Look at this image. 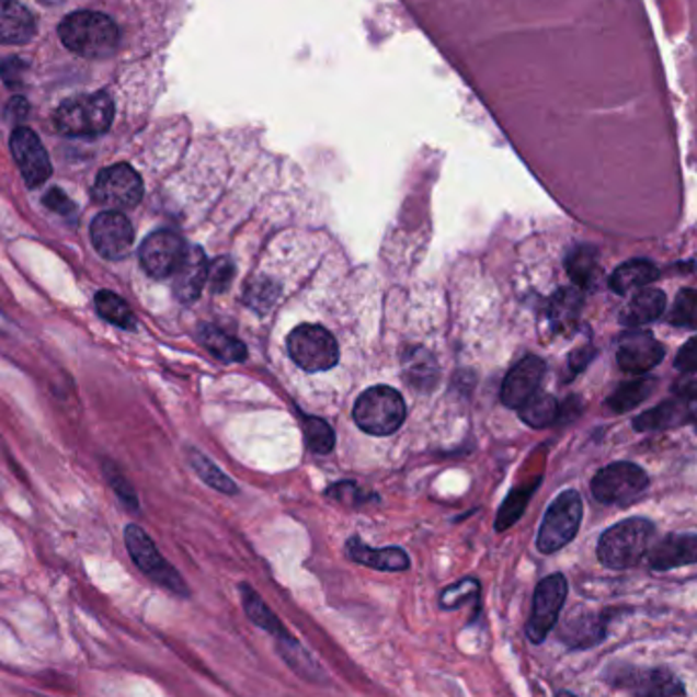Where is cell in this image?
Listing matches in <instances>:
<instances>
[{"label":"cell","mask_w":697,"mask_h":697,"mask_svg":"<svg viewBox=\"0 0 697 697\" xmlns=\"http://www.w3.org/2000/svg\"><path fill=\"white\" fill-rule=\"evenodd\" d=\"M59 39L76 56L88 59L108 58L115 54L121 31L104 13L76 11L59 23Z\"/></svg>","instance_id":"1"},{"label":"cell","mask_w":697,"mask_h":697,"mask_svg":"<svg viewBox=\"0 0 697 697\" xmlns=\"http://www.w3.org/2000/svg\"><path fill=\"white\" fill-rule=\"evenodd\" d=\"M654 524L647 518H628L614 524L597 542V559L608 569H630L639 565L651 549Z\"/></svg>","instance_id":"2"},{"label":"cell","mask_w":697,"mask_h":697,"mask_svg":"<svg viewBox=\"0 0 697 697\" xmlns=\"http://www.w3.org/2000/svg\"><path fill=\"white\" fill-rule=\"evenodd\" d=\"M113 118V99L106 92H94L61 102L54 115V125L66 137H96L111 129Z\"/></svg>","instance_id":"3"},{"label":"cell","mask_w":697,"mask_h":697,"mask_svg":"<svg viewBox=\"0 0 697 697\" xmlns=\"http://www.w3.org/2000/svg\"><path fill=\"white\" fill-rule=\"evenodd\" d=\"M125 547L129 551L135 567L146 575L147 580L163 587L165 592L178 597H190L188 583L178 573L172 563L165 561L156 542L147 535L146 530L137 524L125 526Z\"/></svg>","instance_id":"4"},{"label":"cell","mask_w":697,"mask_h":697,"mask_svg":"<svg viewBox=\"0 0 697 697\" xmlns=\"http://www.w3.org/2000/svg\"><path fill=\"white\" fill-rule=\"evenodd\" d=\"M353 419L369 435H392L407 419V404L390 386H374L357 398Z\"/></svg>","instance_id":"5"},{"label":"cell","mask_w":697,"mask_h":697,"mask_svg":"<svg viewBox=\"0 0 697 697\" xmlns=\"http://www.w3.org/2000/svg\"><path fill=\"white\" fill-rule=\"evenodd\" d=\"M581 516L583 502L578 492L569 490L559 495L547 510L540 524L537 537L538 551L552 555L567 547L580 530Z\"/></svg>","instance_id":"6"},{"label":"cell","mask_w":697,"mask_h":697,"mask_svg":"<svg viewBox=\"0 0 697 697\" xmlns=\"http://www.w3.org/2000/svg\"><path fill=\"white\" fill-rule=\"evenodd\" d=\"M144 180L129 163H115L96 175L90 196L106 210H129L144 198Z\"/></svg>","instance_id":"7"},{"label":"cell","mask_w":697,"mask_h":697,"mask_svg":"<svg viewBox=\"0 0 697 697\" xmlns=\"http://www.w3.org/2000/svg\"><path fill=\"white\" fill-rule=\"evenodd\" d=\"M288 353L305 372H329L339 364V343L320 324H300L288 336Z\"/></svg>","instance_id":"8"},{"label":"cell","mask_w":697,"mask_h":697,"mask_svg":"<svg viewBox=\"0 0 697 697\" xmlns=\"http://www.w3.org/2000/svg\"><path fill=\"white\" fill-rule=\"evenodd\" d=\"M567 594H569V585H567L565 575L561 573H552L538 583L533 596L530 618L526 622V637L533 644L545 642L551 635L565 606Z\"/></svg>","instance_id":"9"},{"label":"cell","mask_w":697,"mask_h":697,"mask_svg":"<svg viewBox=\"0 0 697 697\" xmlns=\"http://www.w3.org/2000/svg\"><path fill=\"white\" fill-rule=\"evenodd\" d=\"M649 485L647 471L635 464H612L599 469L592 481V494L602 504H630Z\"/></svg>","instance_id":"10"},{"label":"cell","mask_w":697,"mask_h":697,"mask_svg":"<svg viewBox=\"0 0 697 697\" xmlns=\"http://www.w3.org/2000/svg\"><path fill=\"white\" fill-rule=\"evenodd\" d=\"M90 241L101 258L121 262L132 253L135 241L132 220L121 210H102L90 222Z\"/></svg>","instance_id":"11"},{"label":"cell","mask_w":697,"mask_h":697,"mask_svg":"<svg viewBox=\"0 0 697 697\" xmlns=\"http://www.w3.org/2000/svg\"><path fill=\"white\" fill-rule=\"evenodd\" d=\"M610 682L632 697H683V683L667 669L616 667Z\"/></svg>","instance_id":"12"},{"label":"cell","mask_w":697,"mask_h":697,"mask_svg":"<svg viewBox=\"0 0 697 697\" xmlns=\"http://www.w3.org/2000/svg\"><path fill=\"white\" fill-rule=\"evenodd\" d=\"M11 153L19 172L23 175L27 188L35 190L44 186L54 174L49 153L45 149L37 133L30 127H16L11 135Z\"/></svg>","instance_id":"13"},{"label":"cell","mask_w":697,"mask_h":697,"mask_svg":"<svg viewBox=\"0 0 697 697\" xmlns=\"http://www.w3.org/2000/svg\"><path fill=\"white\" fill-rule=\"evenodd\" d=\"M186 243L175 231H153L139 248V262L147 276L163 279L174 276L175 270L186 255Z\"/></svg>","instance_id":"14"},{"label":"cell","mask_w":697,"mask_h":697,"mask_svg":"<svg viewBox=\"0 0 697 697\" xmlns=\"http://www.w3.org/2000/svg\"><path fill=\"white\" fill-rule=\"evenodd\" d=\"M665 357V348L651 333H628L622 336L616 353V362L620 369L632 376H642L661 364Z\"/></svg>","instance_id":"15"},{"label":"cell","mask_w":697,"mask_h":697,"mask_svg":"<svg viewBox=\"0 0 697 697\" xmlns=\"http://www.w3.org/2000/svg\"><path fill=\"white\" fill-rule=\"evenodd\" d=\"M545 376V362L535 355L524 357L514 365L502 384V402L509 408H521L538 392L540 379Z\"/></svg>","instance_id":"16"},{"label":"cell","mask_w":697,"mask_h":697,"mask_svg":"<svg viewBox=\"0 0 697 697\" xmlns=\"http://www.w3.org/2000/svg\"><path fill=\"white\" fill-rule=\"evenodd\" d=\"M210 263L206 260L203 249L192 245L186 249V255L174 274V296L182 305H192L198 300L204 284L208 282Z\"/></svg>","instance_id":"17"},{"label":"cell","mask_w":697,"mask_h":697,"mask_svg":"<svg viewBox=\"0 0 697 697\" xmlns=\"http://www.w3.org/2000/svg\"><path fill=\"white\" fill-rule=\"evenodd\" d=\"M345 552L348 559L357 565L369 567L376 571H386V573H402L410 569V557L404 549L400 547H384V549H374L369 545L362 542L359 538H348L345 545Z\"/></svg>","instance_id":"18"},{"label":"cell","mask_w":697,"mask_h":697,"mask_svg":"<svg viewBox=\"0 0 697 697\" xmlns=\"http://www.w3.org/2000/svg\"><path fill=\"white\" fill-rule=\"evenodd\" d=\"M697 563V535H669L649 552V565L654 571H671Z\"/></svg>","instance_id":"19"},{"label":"cell","mask_w":697,"mask_h":697,"mask_svg":"<svg viewBox=\"0 0 697 697\" xmlns=\"http://www.w3.org/2000/svg\"><path fill=\"white\" fill-rule=\"evenodd\" d=\"M37 33V21L19 0H0V44H30Z\"/></svg>","instance_id":"20"},{"label":"cell","mask_w":697,"mask_h":697,"mask_svg":"<svg viewBox=\"0 0 697 697\" xmlns=\"http://www.w3.org/2000/svg\"><path fill=\"white\" fill-rule=\"evenodd\" d=\"M277 654L279 659L288 665V667L308 683H315V685H327L329 683V675L327 671L320 667L319 661L308 653L305 644L300 640L296 639L294 635L286 637V639L276 640Z\"/></svg>","instance_id":"21"},{"label":"cell","mask_w":697,"mask_h":697,"mask_svg":"<svg viewBox=\"0 0 697 697\" xmlns=\"http://www.w3.org/2000/svg\"><path fill=\"white\" fill-rule=\"evenodd\" d=\"M237 592H239L241 606H243V612H245V616H248V620L251 625L258 626L260 630L272 635L276 640L290 637V630L279 620V616H277L276 612L272 610V608L265 604V599L255 592L253 585H249V583L243 581V583H239Z\"/></svg>","instance_id":"22"},{"label":"cell","mask_w":697,"mask_h":697,"mask_svg":"<svg viewBox=\"0 0 697 697\" xmlns=\"http://www.w3.org/2000/svg\"><path fill=\"white\" fill-rule=\"evenodd\" d=\"M694 419V410L692 407L677 398V400H667L659 407L651 408L647 412H642L640 416L635 419L632 426L639 433H649V431H667V429H677L683 426L685 422Z\"/></svg>","instance_id":"23"},{"label":"cell","mask_w":697,"mask_h":697,"mask_svg":"<svg viewBox=\"0 0 697 697\" xmlns=\"http://www.w3.org/2000/svg\"><path fill=\"white\" fill-rule=\"evenodd\" d=\"M665 306H667V296L663 292L656 288H644L622 310L620 322L628 329L644 327L659 319L665 312Z\"/></svg>","instance_id":"24"},{"label":"cell","mask_w":697,"mask_h":697,"mask_svg":"<svg viewBox=\"0 0 697 697\" xmlns=\"http://www.w3.org/2000/svg\"><path fill=\"white\" fill-rule=\"evenodd\" d=\"M583 308L580 288H561L549 302V320L557 333H571L578 327Z\"/></svg>","instance_id":"25"},{"label":"cell","mask_w":697,"mask_h":697,"mask_svg":"<svg viewBox=\"0 0 697 697\" xmlns=\"http://www.w3.org/2000/svg\"><path fill=\"white\" fill-rule=\"evenodd\" d=\"M559 637L567 647L583 649V647H592V644H596L597 640L604 639V626L599 622V618L590 612H585V614L573 612L571 616H567Z\"/></svg>","instance_id":"26"},{"label":"cell","mask_w":697,"mask_h":697,"mask_svg":"<svg viewBox=\"0 0 697 697\" xmlns=\"http://www.w3.org/2000/svg\"><path fill=\"white\" fill-rule=\"evenodd\" d=\"M656 277H659V267L653 262L630 260L622 263L620 267H616V272L610 277V288L616 294H630L653 284Z\"/></svg>","instance_id":"27"},{"label":"cell","mask_w":697,"mask_h":697,"mask_svg":"<svg viewBox=\"0 0 697 697\" xmlns=\"http://www.w3.org/2000/svg\"><path fill=\"white\" fill-rule=\"evenodd\" d=\"M567 274L573 279L575 288L590 290L594 288L597 276H599V260H597V249L592 245H578L571 249L567 255Z\"/></svg>","instance_id":"28"},{"label":"cell","mask_w":697,"mask_h":697,"mask_svg":"<svg viewBox=\"0 0 697 697\" xmlns=\"http://www.w3.org/2000/svg\"><path fill=\"white\" fill-rule=\"evenodd\" d=\"M201 343L204 347L208 348L213 355H217L218 359L227 362V364H239V362H245L248 359V348L245 345L229 336L225 331H220L215 324H203L201 331Z\"/></svg>","instance_id":"29"},{"label":"cell","mask_w":697,"mask_h":697,"mask_svg":"<svg viewBox=\"0 0 697 697\" xmlns=\"http://www.w3.org/2000/svg\"><path fill=\"white\" fill-rule=\"evenodd\" d=\"M94 308L102 319L115 324L118 329H123V331L137 329V320L133 315L132 306L127 305L115 292H96L94 294Z\"/></svg>","instance_id":"30"},{"label":"cell","mask_w":697,"mask_h":697,"mask_svg":"<svg viewBox=\"0 0 697 697\" xmlns=\"http://www.w3.org/2000/svg\"><path fill=\"white\" fill-rule=\"evenodd\" d=\"M656 390V379L635 378L614 390L608 398V408L616 414H625L628 410L642 404Z\"/></svg>","instance_id":"31"},{"label":"cell","mask_w":697,"mask_h":697,"mask_svg":"<svg viewBox=\"0 0 697 697\" xmlns=\"http://www.w3.org/2000/svg\"><path fill=\"white\" fill-rule=\"evenodd\" d=\"M436 374H438V367H436L435 357L429 351L422 347L408 351L404 357V376L412 388L416 386L422 390H429L431 386H435Z\"/></svg>","instance_id":"32"},{"label":"cell","mask_w":697,"mask_h":697,"mask_svg":"<svg viewBox=\"0 0 697 697\" xmlns=\"http://www.w3.org/2000/svg\"><path fill=\"white\" fill-rule=\"evenodd\" d=\"M481 583L476 578H464V580L445 587L438 597V606L443 610H459L464 604L471 602L476 606V612H481Z\"/></svg>","instance_id":"33"},{"label":"cell","mask_w":697,"mask_h":697,"mask_svg":"<svg viewBox=\"0 0 697 697\" xmlns=\"http://www.w3.org/2000/svg\"><path fill=\"white\" fill-rule=\"evenodd\" d=\"M518 410H521V419L533 429L551 426L552 422L559 419V404L551 393L537 392Z\"/></svg>","instance_id":"34"},{"label":"cell","mask_w":697,"mask_h":697,"mask_svg":"<svg viewBox=\"0 0 697 697\" xmlns=\"http://www.w3.org/2000/svg\"><path fill=\"white\" fill-rule=\"evenodd\" d=\"M190 464L194 467V471L203 478L210 488H215L222 494H237V485L232 483L231 478L227 473H222L217 465L213 464L208 457H204L198 450H190Z\"/></svg>","instance_id":"35"},{"label":"cell","mask_w":697,"mask_h":697,"mask_svg":"<svg viewBox=\"0 0 697 697\" xmlns=\"http://www.w3.org/2000/svg\"><path fill=\"white\" fill-rule=\"evenodd\" d=\"M302 419V429H305V438L308 449L319 455L331 453L334 447V431L317 416H300Z\"/></svg>","instance_id":"36"},{"label":"cell","mask_w":697,"mask_h":697,"mask_svg":"<svg viewBox=\"0 0 697 697\" xmlns=\"http://www.w3.org/2000/svg\"><path fill=\"white\" fill-rule=\"evenodd\" d=\"M102 471H104V478L108 480V485L113 488L116 498L121 500V504L132 512H137L139 498H137V492L133 490L132 481L127 480L125 473L118 469V465L115 461H104Z\"/></svg>","instance_id":"37"},{"label":"cell","mask_w":697,"mask_h":697,"mask_svg":"<svg viewBox=\"0 0 697 697\" xmlns=\"http://www.w3.org/2000/svg\"><path fill=\"white\" fill-rule=\"evenodd\" d=\"M669 322L675 327L697 329V290H682L669 312Z\"/></svg>","instance_id":"38"},{"label":"cell","mask_w":697,"mask_h":697,"mask_svg":"<svg viewBox=\"0 0 697 697\" xmlns=\"http://www.w3.org/2000/svg\"><path fill=\"white\" fill-rule=\"evenodd\" d=\"M535 488H526V490H516L509 495V500L504 502V506L500 509V514L495 518V530H506L512 524L516 523L521 516H523L524 509L530 500Z\"/></svg>","instance_id":"39"},{"label":"cell","mask_w":697,"mask_h":697,"mask_svg":"<svg viewBox=\"0 0 697 697\" xmlns=\"http://www.w3.org/2000/svg\"><path fill=\"white\" fill-rule=\"evenodd\" d=\"M44 206L47 210L56 213L59 217L72 218L78 215V206L72 198L59 188H49L45 192Z\"/></svg>","instance_id":"40"},{"label":"cell","mask_w":697,"mask_h":697,"mask_svg":"<svg viewBox=\"0 0 697 697\" xmlns=\"http://www.w3.org/2000/svg\"><path fill=\"white\" fill-rule=\"evenodd\" d=\"M30 70V66L25 64V59L7 58L0 66V76L4 80V84L9 88H21L25 84V73Z\"/></svg>","instance_id":"41"},{"label":"cell","mask_w":697,"mask_h":697,"mask_svg":"<svg viewBox=\"0 0 697 697\" xmlns=\"http://www.w3.org/2000/svg\"><path fill=\"white\" fill-rule=\"evenodd\" d=\"M232 276H235V267L229 262V258H220L208 270V279H210L213 292L227 290L229 284H231Z\"/></svg>","instance_id":"42"},{"label":"cell","mask_w":697,"mask_h":697,"mask_svg":"<svg viewBox=\"0 0 697 697\" xmlns=\"http://www.w3.org/2000/svg\"><path fill=\"white\" fill-rule=\"evenodd\" d=\"M675 367L683 374H697V336L689 339L675 357Z\"/></svg>","instance_id":"43"},{"label":"cell","mask_w":697,"mask_h":697,"mask_svg":"<svg viewBox=\"0 0 697 697\" xmlns=\"http://www.w3.org/2000/svg\"><path fill=\"white\" fill-rule=\"evenodd\" d=\"M30 102L25 101L23 96H13L7 104V108H4V116H7L9 123L19 125V123H23L30 116Z\"/></svg>","instance_id":"44"},{"label":"cell","mask_w":697,"mask_h":697,"mask_svg":"<svg viewBox=\"0 0 697 697\" xmlns=\"http://www.w3.org/2000/svg\"><path fill=\"white\" fill-rule=\"evenodd\" d=\"M673 392L685 402H696L697 400V374H687L675 381Z\"/></svg>","instance_id":"45"},{"label":"cell","mask_w":697,"mask_h":697,"mask_svg":"<svg viewBox=\"0 0 697 697\" xmlns=\"http://www.w3.org/2000/svg\"><path fill=\"white\" fill-rule=\"evenodd\" d=\"M594 357V351L592 348H580L578 353H573L571 355V359H569V365L573 367V374H578L581 372L585 365L590 364V359Z\"/></svg>","instance_id":"46"},{"label":"cell","mask_w":697,"mask_h":697,"mask_svg":"<svg viewBox=\"0 0 697 697\" xmlns=\"http://www.w3.org/2000/svg\"><path fill=\"white\" fill-rule=\"evenodd\" d=\"M7 327H9V320L4 317V312L0 310V333H2V331H7Z\"/></svg>","instance_id":"47"},{"label":"cell","mask_w":697,"mask_h":697,"mask_svg":"<svg viewBox=\"0 0 697 697\" xmlns=\"http://www.w3.org/2000/svg\"><path fill=\"white\" fill-rule=\"evenodd\" d=\"M557 697H578V696H573V694H569V692H561V694H559V696Z\"/></svg>","instance_id":"48"},{"label":"cell","mask_w":697,"mask_h":697,"mask_svg":"<svg viewBox=\"0 0 697 697\" xmlns=\"http://www.w3.org/2000/svg\"><path fill=\"white\" fill-rule=\"evenodd\" d=\"M696 433H697V421H696Z\"/></svg>","instance_id":"49"}]
</instances>
